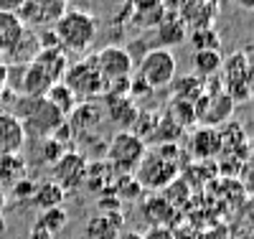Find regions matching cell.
I'll return each instance as SVG.
<instances>
[{"label":"cell","instance_id":"6da1fadb","mask_svg":"<svg viewBox=\"0 0 254 239\" xmlns=\"http://www.w3.org/2000/svg\"><path fill=\"white\" fill-rule=\"evenodd\" d=\"M54 33L59 38L61 51L81 54L92 46V41L97 36V20L94 15L84 13V10H66L54 23Z\"/></svg>","mask_w":254,"mask_h":239},{"label":"cell","instance_id":"7a4b0ae2","mask_svg":"<svg viewBox=\"0 0 254 239\" xmlns=\"http://www.w3.org/2000/svg\"><path fill=\"white\" fill-rule=\"evenodd\" d=\"M18 120L23 122V127H26V135L28 133H33L36 138H51L54 135V130L64 122V117H61V112L56 110V107L51 104V102H46L44 97L41 99H23L20 97L18 99Z\"/></svg>","mask_w":254,"mask_h":239},{"label":"cell","instance_id":"3957f363","mask_svg":"<svg viewBox=\"0 0 254 239\" xmlns=\"http://www.w3.org/2000/svg\"><path fill=\"white\" fill-rule=\"evenodd\" d=\"M145 153H147V145L142 138H137L130 130H120L107 145V163L120 176H130L140 168Z\"/></svg>","mask_w":254,"mask_h":239},{"label":"cell","instance_id":"277c9868","mask_svg":"<svg viewBox=\"0 0 254 239\" xmlns=\"http://www.w3.org/2000/svg\"><path fill=\"white\" fill-rule=\"evenodd\" d=\"M137 77L150 86V89H168L176 79V56L158 46V49H150L137 64Z\"/></svg>","mask_w":254,"mask_h":239},{"label":"cell","instance_id":"5b68a950","mask_svg":"<svg viewBox=\"0 0 254 239\" xmlns=\"http://www.w3.org/2000/svg\"><path fill=\"white\" fill-rule=\"evenodd\" d=\"M193 110L196 122H201V127H221L231 120L234 102L229 99L224 86H203V94L193 102Z\"/></svg>","mask_w":254,"mask_h":239},{"label":"cell","instance_id":"8992f818","mask_svg":"<svg viewBox=\"0 0 254 239\" xmlns=\"http://www.w3.org/2000/svg\"><path fill=\"white\" fill-rule=\"evenodd\" d=\"M61 81L74 92L76 99H84V102L104 94V86H107L104 79H102V74H99V69H97V64H94V56L84 59L79 64H71Z\"/></svg>","mask_w":254,"mask_h":239},{"label":"cell","instance_id":"52a82bcc","mask_svg":"<svg viewBox=\"0 0 254 239\" xmlns=\"http://www.w3.org/2000/svg\"><path fill=\"white\" fill-rule=\"evenodd\" d=\"M221 86L224 92L229 94L231 102H242V99H249V92H252V74H249V59H247V51H234L231 56L224 59L221 64Z\"/></svg>","mask_w":254,"mask_h":239},{"label":"cell","instance_id":"ba28073f","mask_svg":"<svg viewBox=\"0 0 254 239\" xmlns=\"http://www.w3.org/2000/svg\"><path fill=\"white\" fill-rule=\"evenodd\" d=\"M135 173H137V181L142 183V188H163L181 176V168L176 160H168L160 153H155V150H147Z\"/></svg>","mask_w":254,"mask_h":239},{"label":"cell","instance_id":"9c48e42d","mask_svg":"<svg viewBox=\"0 0 254 239\" xmlns=\"http://www.w3.org/2000/svg\"><path fill=\"white\" fill-rule=\"evenodd\" d=\"M94 64L104 79V84H112V81H120V79H130L132 69H135V59L132 54L122 49V46H107L102 49L97 56H94Z\"/></svg>","mask_w":254,"mask_h":239},{"label":"cell","instance_id":"30bf717a","mask_svg":"<svg viewBox=\"0 0 254 239\" xmlns=\"http://www.w3.org/2000/svg\"><path fill=\"white\" fill-rule=\"evenodd\" d=\"M87 156L79 153V150H66L54 165H51V181L59 183L64 191H74L84 183V176H87Z\"/></svg>","mask_w":254,"mask_h":239},{"label":"cell","instance_id":"8fae6325","mask_svg":"<svg viewBox=\"0 0 254 239\" xmlns=\"http://www.w3.org/2000/svg\"><path fill=\"white\" fill-rule=\"evenodd\" d=\"M26 127L13 112H0V158L18 156L26 145Z\"/></svg>","mask_w":254,"mask_h":239},{"label":"cell","instance_id":"7c38bea8","mask_svg":"<svg viewBox=\"0 0 254 239\" xmlns=\"http://www.w3.org/2000/svg\"><path fill=\"white\" fill-rule=\"evenodd\" d=\"M122 227V214H97L84 227V239H120Z\"/></svg>","mask_w":254,"mask_h":239},{"label":"cell","instance_id":"4fadbf2b","mask_svg":"<svg viewBox=\"0 0 254 239\" xmlns=\"http://www.w3.org/2000/svg\"><path fill=\"white\" fill-rule=\"evenodd\" d=\"M190 153L198 160H211L219 153H224L219 127H198L193 133V138H190Z\"/></svg>","mask_w":254,"mask_h":239},{"label":"cell","instance_id":"5bb4252c","mask_svg":"<svg viewBox=\"0 0 254 239\" xmlns=\"http://www.w3.org/2000/svg\"><path fill=\"white\" fill-rule=\"evenodd\" d=\"M102 120H104V110H102L94 99L76 104L74 112L69 115V125H71V130H74V135L79 133V130H84V133H87V130H97V127L102 125Z\"/></svg>","mask_w":254,"mask_h":239},{"label":"cell","instance_id":"9a60e30c","mask_svg":"<svg viewBox=\"0 0 254 239\" xmlns=\"http://www.w3.org/2000/svg\"><path fill=\"white\" fill-rule=\"evenodd\" d=\"M38 54H41V43H38V33H33V31H26L23 33V38H20L13 49H8L5 51V56H8V69L13 67V64H20V67H28V64H33L36 59H38Z\"/></svg>","mask_w":254,"mask_h":239},{"label":"cell","instance_id":"2e32d148","mask_svg":"<svg viewBox=\"0 0 254 239\" xmlns=\"http://www.w3.org/2000/svg\"><path fill=\"white\" fill-rule=\"evenodd\" d=\"M142 216H145V222L150 224V227H168V222L176 216V209L168 204L160 193H155V196H147L142 201Z\"/></svg>","mask_w":254,"mask_h":239},{"label":"cell","instance_id":"e0dca14e","mask_svg":"<svg viewBox=\"0 0 254 239\" xmlns=\"http://www.w3.org/2000/svg\"><path fill=\"white\" fill-rule=\"evenodd\" d=\"M107 117L115 125H120L122 130H127V127H135V122L140 117V110H137L135 99H130V97L107 99Z\"/></svg>","mask_w":254,"mask_h":239},{"label":"cell","instance_id":"ac0fdd59","mask_svg":"<svg viewBox=\"0 0 254 239\" xmlns=\"http://www.w3.org/2000/svg\"><path fill=\"white\" fill-rule=\"evenodd\" d=\"M120 173L104 160H97V163H89L87 165V176H84V186H87L89 191H102L104 186H107V191H112L115 181H117Z\"/></svg>","mask_w":254,"mask_h":239},{"label":"cell","instance_id":"d6986e66","mask_svg":"<svg viewBox=\"0 0 254 239\" xmlns=\"http://www.w3.org/2000/svg\"><path fill=\"white\" fill-rule=\"evenodd\" d=\"M28 28L23 26V20L18 18V13H3L0 10V46H3V54L8 49H13L15 43L23 38Z\"/></svg>","mask_w":254,"mask_h":239},{"label":"cell","instance_id":"ffe728a7","mask_svg":"<svg viewBox=\"0 0 254 239\" xmlns=\"http://www.w3.org/2000/svg\"><path fill=\"white\" fill-rule=\"evenodd\" d=\"M64 204V188L54 181H44V183H36V191L31 196V206H36L38 211H46V209H56Z\"/></svg>","mask_w":254,"mask_h":239},{"label":"cell","instance_id":"44dd1931","mask_svg":"<svg viewBox=\"0 0 254 239\" xmlns=\"http://www.w3.org/2000/svg\"><path fill=\"white\" fill-rule=\"evenodd\" d=\"M221 64H224V56L221 51H196L193 54V77H198L201 81L203 79H214L219 72H221Z\"/></svg>","mask_w":254,"mask_h":239},{"label":"cell","instance_id":"7402d4cb","mask_svg":"<svg viewBox=\"0 0 254 239\" xmlns=\"http://www.w3.org/2000/svg\"><path fill=\"white\" fill-rule=\"evenodd\" d=\"M44 99H46V102H51V104L56 107V110L61 112V117H64V120H66V117L74 112V107L79 104V102H76V97H74V92H71L64 81H56V84L51 86V89L46 92V97H44Z\"/></svg>","mask_w":254,"mask_h":239},{"label":"cell","instance_id":"603a6c76","mask_svg":"<svg viewBox=\"0 0 254 239\" xmlns=\"http://www.w3.org/2000/svg\"><path fill=\"white\" fill-rule=\"evenodd\" d=\"M158 36H160L163 43H171V46L181 43L186 38V23H183V18H178L176 13H165L163 20L158 23Z\"/></svg>","mask_w":254,"mask_h":239},{"label":"cell","instance_id":"cb8c5ba5","mask_svg":"<svg viewBox=\"0 0 254 239\" xmlns=\"http://www.w3.org/2000/svg\"><path fill=\"white\" fill-rule=\"evenodd\" d=\"M26 178V160L20 156H3L0 158V188L13 186Z\"/></svg>","mask_w":254,"mask_h":239},{"label":"cell","instance_id":"d4e9b609","mask_svg":"<svg viewBox=\"0 0 254 239\" xmlns=\"http://www.w3.org/2000/svg\"><path fill=\"white\" fill-rule=\"evenodd\" d=\"M44 232H49L51 237H56L59 232H64V227L69 224V214L64 206H56V209H46L38 214V222H36Z\"/></svg>","mask_w":254,"mask_h":239},{"label":"cell","instance_id":"484cf974","mask_svg":"<svg viewBox=\"0 0 254 239\" xmlns=\"http://www.w3.org/2000/svg\"><path fill=\"white\" fill-rule=\"evenodd\" d=\"M219 135H221V148L226 150V153H231V150H237L239 145L247 143V133H244V125L237 122V120H229L219 127Z\"/></svg>","mask_w":254,"mask_h":239},{"label":"cell","instance_id":"4316f807","mask_svg":"<svg viewBox=\"0 0 254 239\" xmlns=\"http://www.w3.org/2000/svg\"><path fill=\"white\" fill-rule=\"evenodd\" d=\"M112 193L120 201H140L145 188H142V183L135 176H117V181L112 186Z\"/></svg>","mask_w":254,"mask_h":239},{"label":"cell","instance_id":"83f0119b","mask_svg":"<svg viewBox=\"0 0 254 239\" xmlns=\"http://www.w3.org/2000/svg\"><path fill=\"white\" fill-rule=\"evenodd\" d=\"M173 86V99H186V102H196L201 94H203V86L206 84H201V79L198 77H183V79H178L176 84H171Z\"/></svg>","mask_w":254,"mask_h":239},{"label":"cell","instance_id":"f1b7e54d","mask_svg":"<svg viewBox=\"0 0 254 239\" xmlns=\"http://www.w3.org/2000/svg\"><path fill=\"white\" fill-rule=\"evenodd\" d=\"M168 117H171L181 130L193 125L196 122V110H193V102H186V99H173L171 110H168Z\"/></svg>","mask_w":254,"mask_h":239},{"label":"cell","instance_id":"f546056e","mask_svg":"<svg viewBox=\"0 0 254 239\" xmlns=\"http://www.w3.org/2000/svg\"><path fill=\"white\" fill-rule=\"evenodd\" d=\"M165 15V5L160 0H153V3H140L137 5V23L140 26H158Z\"/></svg>","mask_w":254,"mask_h":239},{"label":"cell","instance_id":"4dcf8cb0","mask_svg":"<svg viewBox=\"0 0 254 239\" xmlns=\"http://www.w3.org/2000/svg\"><path fill=\"white\" fill-rule=\"evenodd\" d=\"M190 41L196 43V51H219L221 49V38L216 31H211V28H201L196 31L193 36H190Z\"/></svg>","mask_w":254,"mask_h":239},{"label":"cell","instance_id":"1f68e13d","mask_svg":"<svg viewBox=\"0 0 254 239\" xmlns=\"http://www.w3.org/2000/svg\"><path fill=\"white\" fill-rule=\"evenodd\" d=\"M66 150H64V145L61 143H56L54 138H44L41 140V148H38V156H41V160H44L46 165H54Z\"/></svg>","mask_w":254,"mask_h":239},{"label":"cell","instance_id":"d6a6232c","mask_svg":"<svg viewBox=\"0 0 254 239\" xmlns=\"http://www.w3.org/2000/svg\"><path fill=\"white\" fill-rule=\"evenodd\" d=\"M97 206H99V214H122V201L115 196L112 191H107L104 196H99Z\"/></svg>","mask_w":254,"mask_h":239},{"label":"cell","instance_id":"836d02e7","mask_svg":"<svg viewBox=\"0 0 254 239\" xmlns=\"http://www.w3.org/2000/svg\"><path fill=\"white\" fill-rule=\"evenodd\" d=\"M33 191H36V181H31V178H20L18 183H13V199L15 201H31V196H33Z\"/></svg>","mask_w":254,"mask_h":239},{"label":"cell","instance_id":"e575fe53","mask_svg":"<svg viewBox=\"0 0 254 239\" xmlns=\"http://www.w3.org/2000/svg\"><path fill=\"white\" fill-rule=\"evenodd\" d=\"M239 186H242V191H247V193H252L254 196V163L252 160H247L244 165H242V170H239Z\"/></svg>","mask_w":254,"mask_h":239},{"label":"cell","instance_id":"d590c367","mask_svg":"<svg viewBox=\"0 0 254 239\" xmlns=\"http://www.w3.org/2000/svg\"><path fill=\"white\" fill-rule=\"evenodd\" d=\"M142 239H176V237H173V232L168 227H150L142 234Z\"/></svg>","mask_w":254,"mask_h":239},{"label":"cell","instance_id":"8d00e7d4","mask_svg":"<svg viewBox=\"0 0 254 239\" xmlns=\"http://www.w3.org/2000/svg\"><path fill=\"white\" fill-rule=\"evenodd\" d=\"M23 3L26 0H0V10L3 13H18Z\"/></svg>","mask_w":254,"mask_h":239},{"label":"cell","instance_id":"74e56055","mask_svg":"<svg viewBox=\"0 0 254 239\" xmlns=\"http://www.w3.org/2000/svg\"><path fill=\"white\" fill-rule=\"evenodd\" d=\"M28 239H54V237H51L49 232H44L38 224H33V227H31V232H28Z\"/></svg>","mask_w":254,"mask_h":239},{"label":"cell","instance_id":"f35d334b","mask_svg":"<svg viewBox=\"0 0 254 239\" xmlns=\"http://www.w3.org/2000/svg\"><path fill=\"white\" fill-rule=\"evenodd\" d=\"M8 74H10V69H8V64L0 59V92L5 89V84H8Z\"/></svg>","mask_w":254,"mask_h":239},{"label":"cell","instance_id":"ab89813d","mask_svg":"<svg viewBox=\"0 0 254 239\" xmlns=\"http://www.w3.org/2000/svg\"><path fill=\"white\" fill-rule=\"evenodd\" d=\"M120 239H142L140 232H132V229H127L125 234H120Z\"/></svg>","mask_w":254,"mask_h":239},{"label":"cell","instance_id":"60d3db41","mask_svg":"<svg viewBox=\"0 0 254 239\" xmlns=\"http://www.w3.org/2000/svg\"><path fill=\"white\" fill-rule=\"evenodd\" d=\"M247 158L254 163V138H252V140H247Z\"/></svg>","mask_w":254,"mask_h":239},{"label":"cell","instance_id":"b9f144b4","mask_svg":"<svg viewBox=\"0 0 254 239\" xmlns=\"http://www.w3.org/2000/svg\"><path fill=\"white\" fill-rule=\"evenodd\" d=\"M247 59H249V74H252V84H254V51L247 54Z\"/></svg>","mask_w":254,"mask_h":239},{"label":"cell","instance_id":"7bdbcfd3","mask_svg":"<svg viewBox=\"0 0 254 239\" xmlns=\"http://www.w3.org/2000/svg\"><path fill=\"white\" fill-rule=\"evenodd\" d=\"M237 3H239L242 8H247V10H254V0H237Z\"/></svg>","mask_w":254,"mask_h":239},{"label":"cell","instance_id":"ee69618b","mask_svg":"<svg viewBox=\"0 0 254 239\" xmlns=\"http://www.w3.org/2000/svg\"><path fill=\"white\" fill-rule=\"evenodd\" d=\"M3 209H5V188H0V216H3Z\"/></svg>","mask_w":254,"mask_h":239},{"label":"cell","instance_id":"f6af8a7d","mask_svg":"<svg viewBox=\"0 0 254 239\" xmlns=\"http://www.w3.org/2000/svg\"><path fill=\"white\" fill-rule=\"evenodd\" d=\"M3 232H5V219L0 216V234H3Z\"/></svg>","mask_w":254,"mask_h":239},{"label":"cell","instance_id":"bcb514c9","mask_svg":"<svg viewBox=\"0 0 254 239\" xmlns=\"http://www.w3.org/2000/svg\"><path fill=\"white\" fill-rule=\"evenodd\" d=\"M140 3H153V0H137V5H140Z\"/></svg>","mask_w":254,"mask_h":239},{"label":"cell","instance_id":"7dc6e473","mask_svg":"<svg viewBox=\"0 0 254 239\" xmlns=\"http://www.w3.org/2000/svg\"><path fill=\"white\" fill-rule=\"evenodd\" d=\"M0 56H3V46H0Z\"/></svg>","mask_w":254,"mask_h":239}]
</instances>
